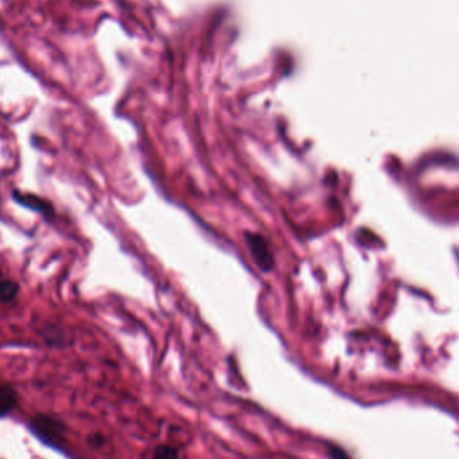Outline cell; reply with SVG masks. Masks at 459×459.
I'll return each instance as SVG.
<instances>
[{
    "mask_svg": "<svg viewBox=\"0 0 459 459\" xmlns=\"http://www.w3.org/2000/svg\"><path fill=\"white\" fill-rule=\"evenodd\" d=\"M247 238V246L250 249V253L254 258L255 263L265 272H269L272 266V255L269 252L268 245L265 243L263 238L255 234H246Z\"/></svg>",
    "mask_w": 459,
    "mask_h": 459,
    "instance_id": "2",
    "label": "cell"
},
{
    "mask_svg": "<svg viewBox=\"0 0 459 459\" xmlns=\"http://www.w3.org/2000/svg\"><path fill=\"white\" fill-rule=\"evenodd\" d=\"M330 457H332V459H349L342 451H341L340 449H337V447H333V449H330Z\"/></svg>",
    "mask_w": 459,
    "mask_h": 459,
    "instance_id": "7",
    "label": "cell"
},
{
    "mask_svg": "<svg viewBox=\"0 0 459 459\" xmlns=\"http://www.w3.org/2000/svg\"><path fill=\"white\" fill-rule=\"evenodd\" d=\"M153 459H179V451L172 446H157L153 453Z\"/></svg>",
    "mask_w": 459,
    "mask_h": 459,
    "instance_id": "6",
    "label": "cell"
},
{
    "mask_svg": "<svg viewBox=\"0 0 459 459\" xmlns=\"http://www.w3.org/2000/svg\"><path fill=\"white\" fill-rule=\"evenodd\" d=\"M15 199H17L19 203L31 208V210H35V211H39V212H51L50 204L48 202H45L43 199H39L38 196H34V195H17L15 194Z\"/></svg>",
    "mask_w": 459,
    "mask_h": 459,
    "instance_id": "4",
    "label": "cell"
},
{
    "mask_svg": "<svg viewBox=\"0 0 459 459\" xmlns=\"http://www.w3.org/2000/svg\"><path fill=\"white\" fill-rule=\"evenodd\" d=\"M17 290H19V286L13 281L1 282L0 284V301L8 303V301L14 300L15 296H17Z\"/></svg>",
    "mask_w": 459,
    "mask_h": 459,
    "instance_id": "5",
    "label": "cell"
},
{
    "mask_svg": "<svg viewBox=\"0 0 459 459\" xmlns=\"http://www.w3.org/2000/svg\"><path fill=\"white\" fill-rule=\"evenodd\" d=\"M30 430L42 442L51 447H61L64 442V425L57 419L48 416H38L30 425Z\"/></svg>",
    "mask_w": 459,
    "mask_h": 459,
    "instance_id": "1",
    "label": "cell"
},
{
    "mask_svg": "<svg viewBox=\"0 0 459 459\" xmlns=\"http://www.w3.org/2000/svg\"><path fill=\"white\" fill-rule=\"evenodd\" d=\"M17 392L11 387L0 386V418L6 416L17 405Z\"/></svg>",
    "mask_w": 459,
    "mask_h": 459,
    "instance_id": "3",
    "label": "cell"
}]
</instances>
